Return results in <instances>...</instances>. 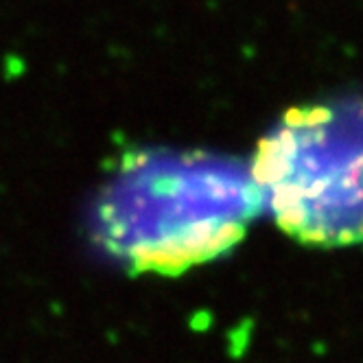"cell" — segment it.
Listing matches in <instances>:
<instances>
[{"mask_svg": "<svg viewBox=\"0 0 363 363\" xmlns=\"http://www.w3.org/2000/svg\"><path fill=\"white\" fill-rule=\"evenodd\" d=\"M258 203L252 173L182 158L125 171L101 203V225L134 269L177 272L228 250Z\"/></svg>", "mask_w": 363, "mask_h": 363, "instance_id": "cell-1", "label": "cell"}, {"mask_svg": "<svg viewBox=\"0 0 363 363\" xmlns=\"http://www.w3.org/2000/svg\"><path fill=\"white\" fill-rule=\"evenodd\" d=\"M250 173L289 237L326 247L363 239V101L289 110Z\"/></svg>", "mask_w": 363, "mask_h": 363, "instance_id": "cell-2", "label": "cell"}]
</instances>
